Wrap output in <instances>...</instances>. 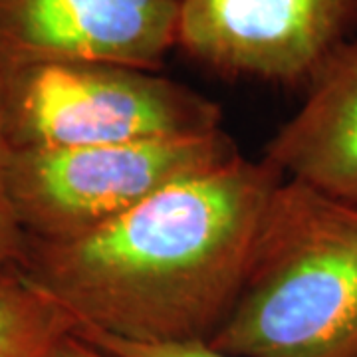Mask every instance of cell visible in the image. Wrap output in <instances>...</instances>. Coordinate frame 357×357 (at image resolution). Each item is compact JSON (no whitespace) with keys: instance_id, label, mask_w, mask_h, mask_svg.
I'll list each match as a JSON object with an SVG mask.
<instances>
[{"instance_id":"6da1fadb","label":"cell","mask_w":357,"mask_h":357,"mask_svg":"<svg viewBox=\"0 0 357 357\" xmlns=\"http://www.w3.org/2000/svg\"><path fill=\"white\" fill-rule=\"evenodd\" d=\"M282 175L244 155L77 236L28 238L18 268L76 321L131 344H208L236 302Z\"/></svg>"},{"instance_id":"7a4b0ae2","label":"cell","mask_w":357,"mask_h":357,"mask_svg":"<svg viewBox=\"0 0 357 357\" xmlns=\"http://www.w3.org/2000/svg\"><path fill=\"white\" fill-rule=\"evenodd\" d=\"M208 345L232 357H357L356 204L282 178Z\"/></svg>"},{"instance_id":"3957f363","label":"cell","mask_w":357,"mask_h":357,"mask_svg":"<svg viewBox=\"0 0 357 357\" xmlns=\"http://www.w3.org/2000/svg\"><path fill=\"white\" fill-rule=\"evenodd\" d=\"M220 107L149 70L103 62L0 68L8 147L79 149L220 129Z\"/></svg>"},{"instance_id":"277c9868","label":"cell","mask_w":357,"mask_h":357,"mask_svg":"<svg viewBox=\"0 0 357 357\" xmlns=\"http://www.w3.org/2000/svg\"><path fill=\"white\" fill-rule=\"evenodd\" d=\"M234 155L238 149L222 128L79 149H10L8 181L26 236L60 241L100 229Z\"/></svg>"},{"instance_id":"5b68a950","label":"cell","mask_w":357,"mask_h":357,"mask_svg":"<svg viewBox=\"0 0 357 357\" xmlns=\"http://www.w3.org/2000/svg\"><path fill=\"white\" fill-rule=\"evenodd\" d=\"M357 0H178L175 46L229 76L310 84L349 42Z\"/></svg>"},{"instance_id":"8992f818","label":"cell","mask_w":357,"mask_h":357,"mask_svg":"<svg viewBox=\"0 0 357 357\" xmlns=\"http://www.w3.org/2000/svg\"><path fill=\"white\" fill-rule=\"evenodd\" d=\"M178 0H0V68L103 62L155 72Z\"/></svg>"},{"instance_id":"52a82bcc","label":"cell","mask_w":357,"mask_h":357,"mask_svg":"<svg viewBox=\"0 0 357 357\" xmlns=\"http://www.w3.org/2000/svg\"><path fill=\"white\" fill-rule=\"evenodd\" d=\"M262 159L284 178L357 206V40L307 84L304 103L268 141Z\"/></svg>"},{"instance_id":"ba28073f","label":"cell","mask_w":357,"mask_h":357,"mask_svg":"<svg viewBox=\"0 0 357 357\" xmlns=\"http://www.w3.org/2000/svg\"><path fill=\"white\" fill-rule=\"evenodd\" d=\"M76 321L18 266L0 270V357H48Z\"/></svg>"},{"instance_id":"9c48e42d","label":"cell","mask_w":357,"mask_h":357,"mask_svg":"<svg viewBox=\"0 0 357 357\" xmlns=\"http://www.w3.org/2000/svg\"><path fill=\"white\" fill-rule=\"evenodd\" d=\"M8 155L10 147L0 126V270L18 266L24 258L26 236L16 213L8 181Z\"/></svg>"},{"instance_id":"30bf717a","label":"cell","mask_w":357,"mask_h":357,"mask_svg":"<svg viewBox=\"0 0 357 357\" xmlns=\"http://www.w3.org/2000/svg\"><path fill=\"white\" fill-rule=\"evenodd\" d=\"M77 333L117 357H232L213 349L208 344H131L102 333Z\"/></svg>"},{"instance_id":"8fae6325","label":"cell","mask_w":357,"mask_h":357,"mask_svg":"<svg viewBox=\"0 0 357 357\" xmlns=\"http://www.w3.org/2000/svg\"><path fill=\"white\" fill-rule=\"evenodd\" d=\"M48 357H117L112 351L103 349L100 345L86 340L77 332L66 335L60 344L56 345Z\"/></svg>"}]
</instances>
